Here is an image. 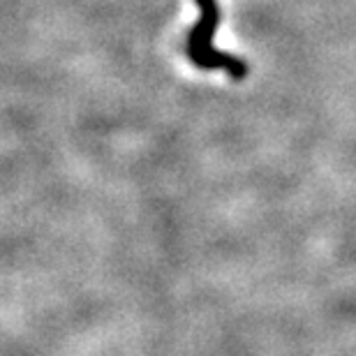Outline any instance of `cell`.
Listing matches in <instances>:
<instances>
[{"instance_id":"1","label":"cell","mask_w":356,"mask_h":356,"mask_svg":"<svg viewBox=\"0 0 356 356\" xmlns=\"http://www.w3.org/2000/svg\"><path fill=\"white\" fill-rule=\"evenodd\" d=\"M199 10H202V21L190 31L188 38V56L197 67L202 70H213V67H222L227 70L234 79H243L248 67L245 63H241L236 58L220 54L213 49V33L220 24V12L216 0H197Z\"/></svg>"}]
</instances>
